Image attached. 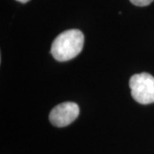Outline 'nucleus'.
<instances>
[{
	"label": "nucleus",
	"mask_w": 154,
	"mask_h": 154,
	"mask_svg": "<svg viewBox=\"0 0 154 154\" xmlns=\"http://www.w3.org/2000/svg\"><path fill=\"white\" fill-rule=\"evenodd\" d=\"M84 35L78 29H70L60 33L51 45V54L60 62L76 57L82 51Z\"/></svg>",
	"instance_id": "1"
},
{
	"label": "nucleus",
	"mask_w": 154,
	"mask_h": 154,
	"mask_svg": "<svg viewBox=\"0 0 154 154\" xmlns=\"http://www.w3.org/2000/svg\"><path fill=\"white\" fill-rule=\"evenodd\" d=\"M131 95L140 104L154 103V77L148 73L135 74L129 81Z\"/></svg>",
	"instance_id": "2"
},
{
	"label": "nucleus",
	"mask_w": 154,
	"mask_h": 154,
	"mask_svg": "<svg viewBox=\"0 0 154 154\" xmlns=\"http://www.w3.org/2000/svg\"><path fill=\"white\" fill-rule=\"evenodd\" d=\"M79 115V107L74 102L58 104L51 110L49 121L56 127H65L72 123Z\"/></svg>",
	"instance_id": "3"
},
{
	"label": "nucleus",
	"mask_w": 154,
	"mask_h": 154,
	"mask_svg": "<svg viewBox=\"0 0 154 154\" xmlns=\"http://www.w3.org/2000/svg\"><path fill=\"white\" fill-rule=\"evenodd\" d=\"M153 1L154 0H130V2L132 3V4H134L136 6H140V7L149 5L150 3L153 2Z\"/></svg>",
	"instance_id": "4"
},
{
	"label": "nucleus",
	"mask_w": 154,
	"mask_h": 154,
	"mask_svg": "<svg viewBox=\"0 0 154 154\" xmlns=\"http://www.w3.org/2000/svg\"><path fill=\"white\" fill-rule=\"evenodd\" d=\"M16 1H18V2H20V3H26V2H28V1H30V0H16Z\"/></svg>",
	"instance_id": "5"
}]
</instances>
